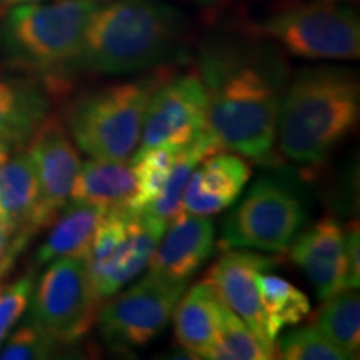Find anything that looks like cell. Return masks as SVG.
<instances>
[{"label": "cell", "mask_w": 360, "mask_h": 360, "mask_svg": "<svg viewBox=\"0 0 360 360\" xmlns=\"http://www.w3.org/2000/svg\"><path fill=\"white\" fill-rule=\"evenodd\" d=\"M222 300L209 282H199L182 294L174 310L179 344L195 359H210L217 344Z\"/></svg>", "instance_id": "ac0fdd59"}, {"label": "cell", "mask_w": 360, "mask_h": 360, "mask_svg": "<svg viewBox=\"0 0 360 360\" xmlns=\"http://www.w3.org/2000/svg\"><path fill=\"white\" fill-rule=\"evenodd\" d=\"M11 152H12V146H8L6 141L0 139V165L11 159Z\"/></svg>", "instance_id": "1f68e13d"}, {"label": "cell", "mask_w": 360, "mask_h": 360, "mask_svg": "<svg viewBox=\"0 0 360 360\" xmlns=\"http://www.w3.org/2000/svg\"><path fill=\"white\" fill-rule=\"evenodd\" d=\"M345 231L332 217L310 225L290 242V257L314 283L321 300L344 290Z\"/></svg>", "instance_id": "5bb4252c"}, {"label": "cell", "mask_w": 360, "mask_h": 360, "mask_svg": "<svg viewBox=\"0 0 360 360\" xmlns=\"http://www.w3.org/2000/svg\"><path fill=\"white\" fill-rule=\"evenodd\" d=\"M314 2H340V0H314Z\"/></svg>", "instance_id": "836d02e7"}, {"label": "cell", "mask_w": 360, "mask_h": 360, "mask_svg": "<svg viewBox=\"0 0 360 360\" xmlns=\"http://www.w3.org/2000/svg\"><path fill=\"white\" fill-rule=\"evenodd\" d=\"M103 215L96 207L70 200L53 219L51 232L39 247L35 255L37 264L45 265L64 257H85Z\"/></svg>", "instance_id": "ffe728a7"}, {"label": "cell", "mask_w": 360, "mask_h": 360, "mask_svg": "<svg viewBox=\"0 0 360 360\" xmlns=\"http://www.w3.org/2000/svg\"><path fill=\"white\" fill-rule=\"evenodd\" d=\"M315 328L347 357L357 359L360 350V297L345 289L327 297L315 317Z\"/></svg>", "instance_id": "cb8c5ba5"}, {"label": "cell", "mask_w": 360, "mask_h": 360, "mask_svg": "<svg viewBox=\"0 0 360 360\" xmlns=\"http://www.w3.org/2000/svg\"><path fill=\"white\" fill-rule=\"evenodd\" d=\"M0 210L11 233L30 237L51 225L42 209L37 172L29 154H20L0 165Z\"/></svg>", "instance_id": "e0dca14e"}, {"label": "cell", "mask_w": 360, "mask_h": 360, "mask_svg": "<svg viewBox=\"0 0 360 360\" xmlns=\"http://www.w3.org/2000/svg\"><path fill=\"white\" fill-rule=\"evenodd\" d=\"M179 150L167 147L147 148L132 155V169L137 180V191L130 204V212H142L159 195L167 180Z\"/></svg>", "instance_id": "d4e9b609"}, {"label": "cell", "mask_w": 360, "mask_h": 360, "mask_svg": "<svg viewBox=\"0 0 360 360\" xmlns=\"http://www.w3.org/2000/svg\"><path fill=\"white\" fill-rule=\"evenodd\" d=\"M187 52V20L164 0H117L90 17L80 67L122 75L179 62Z\"/></svg>", "instance_id": "7a4b0ae2"}, {"label": "cell", "mask_w": 360, "mask_h": 360, "mask_svg": "<svg viewBox=\"0 0 360 360\" xmlns=\"http://www.w3.org/2000/svg\"><path fill=\"white\" fill-rule=\"evenodd\" d=\"M167 225L157 222L143 212L132 214L127 233L102 265L89 270L101 299H109L134 281L148 265Z\"/></svg>", "instance_id": "2e32d148"}, {"label": "cell", "mask_w": 360, "mask_h": 360, "mask_svg": "<svg viewBox=\"0 0 360 360\" xmlns=\"http://www.w3.org/2000/svg\"><path fill=\"white\" fill-rule=\"evenodd\" d=\"M96 0L19 4L0 27V44L12 65L40 74L80 67L85 32Z\"/></svg>", "instance_id": "277c9868"}, {"label": "cell", "mask_w": 360, "mask_h": 360, "mask_svg": "<svg viewBox=\"0 0 360 360\" xmlns=\"http://www.w3.org/2000/svg\"><path fill=\"white\" fill-rule=\"evenodd\" d=\"M199 2H204V4H209V2H214V0H199Z\"/></svg>", "instance_id": "e575fe53"}, {"label": "cell", "mask_w": 360, "mask_h": 360, "mask_svg": "<svg viewBox=\"0 0 360 360\" xmlns=\"http://www.w3.org/2000/svg\"><path fill=\"white\" fill-rule=\"evenodd\" d=\"M345 231V278L344 290H357L360 285V233L359 224H350Z\"/></svg>", "instance_id": "f546056e"}, {"label": "cell", "mask_w": 360, "mask_h": 360, "mask_svg": "<svg viewBox=\"0 0 360 360\" xmlns=\"http://www.w3.org/2000/svg\"><path fill=\"white\" fill-rule=\"evenodd\" d=\"M34 292L32 277H22L0 289V345L25 312Z\"/></svg>", "instance_id": "f1b7e54d"}, {"label": "cell", "mask_w": 360, "mask_h": 360, "mask_svg": "<svg viewBox=\"0 0 360 360\" xmlns=\"http://www.w3.org/2000/svg\"><path fill=\"white\" fill-rule=\"evenodd\" d=\"M162 84L155 75L85 94L67 112V132L94 159H132L141 143L148 102Z\"/></svg>", "instance_id": "5b68a950"}, {"label": "cell", "mask_w": 360, "mask_h": 360, "mask_svg": "<svg viewBox=\"0 0 360 360\" xmlns=\"http://www.w3.org/2000/svg\"><path fill=\"white\" fill-rule=\"evenodd\" d=\"M187 282L148 272L98 312V326L114 347H143L165 330Z\"/></svg>", "instance_id": "9c48e42d"}, {"label": "cell", "mask_w": 360, "mask_h": 360, "mask_svg": "<svg viewBox=\"0 0 360 360\" xmlns=\"http://www.w3.org/2000/svg\"><path fill=\"white\" fill-rule=\"evenodd\" d=\"M305 220L299 195L276 179H260L222 225L225 249L282 252L290 245Z\"/></svg>", "instance_id": "52a82bcc"}, {"label": "cell", "mask_w": 360, "mask_h": 360, "mask_svg": "<svg viewBox=\"0 0 360 360\" xmlns=\"http://www.w3.org/2000/svg\"><path fill=\"white\" fill-rule=\"evenodd\" d=\"M101 302L85 257L57 259L35 289L32 319L60 344H72L96 323Z\"/></svg>", "instance_id": "ba28073f"}, {"label": "cell", "mask_w": 360, "mask_h": 360, "mask_svg": "<svg viewBox=\"0 0 360 360\" xmlns=\"http://www.w3.org/2000/svg\"><path fill=\"white\" fill-rule=\"evenodd\" d=\"M212 360H269L274 352L255 337L244 321L222 302L217 344Z\"/></svg>", "instance_id": "484cf974"}, {"label": "cell", "mask_w": 360, "mask_h": 360, "mask_svg": "<svg viewBox=\"0 0 360 360\" xmlns=\"http://www.w3.org/2000/svg\"><path fill=\"white\" fill-rule=\"evenodd\" d=\"M137 180L132 164L127 160L90 159L80 164L77 179L72 188V200L82 202L102 210H129L132 204Z\"/></svg>", "instance_id": "d6986e66"}, {"label": "cell", "mask_w": 360, "mask_h": 360, "mask_svg": "<svg viewBox=\"0 0 360 360\" xmlns=\"http://www.w3.org/2000/svg\"><path fill=\"white\" fill-rule=\"evenodd\" d=\"M47 112L49 102L39 89L0 80V139L8 146L29 143Z\"/></svg>", "instance_id": "44dd1931"}, {"label": "cell", "mask_w": 360, "mask_h": 360, "mask_svg": "<svg viewBox=\"0 0 360 360\" xmlns=\"http://www.w3.org/2000/svg\"><path fill=\"white\" fill-rule=\"evenodd\" d=\"M215 225L209 217L180 212L170 220L148 260V270L172 281L187 282L210 257Z\"/></svg>", "instance_id": "4fadbf2b"}, {"label": "cell", "mask_w": 360, "mask_h": 360, "mask_svg": "<svg viewBox=\"0 0 360 360\" xmlns=\"http://www.w3.org/2000/svg\"><path fill=\"white\" fill-rule=\"evenodd\" d=\"M257 287L265 322H267L269 339L276 345L277 337L283 327L297 326L307 317L310 312V300L294 283L283 281L282 277L274 276V274L259 272Z\"/></svg>", "instance_id": "603a6c76"}, {"label": "cell", "mask_w": 360, "mask_h": 360, "mask_svg": "<svg viewBox=\"0 0 360 360\" xmlns=\"http://www.w3.org/2000/svg\"><path fill=\"white\" fill-rule=\"evenodd\" d=\"M220 150L222 148L219 147V143L214 141L212 135L207 132V130L204 134H200L195 141L188 143V146L180 148L177 159L174 162V167L170 170L160 193L142 212L157 220V222L169 225L175 215L182 212L184 191H186V186L193 169L207 157L217 154Z\"/></svg>", "instance_id": "7402d4cb"}, {"label": "cell", "mask_w": 360, "mask_h": 360, "mask_svg": "<svg viewBox=\"0 0 360 360\" xmlns=\"http://www.w3.org/2000/svg\"><path fill=\"white\" fill-rule=\"evenodd\" d=\"M250 179V167L238 154L217 152L193 169L182 197V212L210 217L229 209Z\"/></svg>", "instance_id": "9a60e30c"}, {"label": "cell", "mask_w": 360, "mask_h": 360, "mask_svg": "<svg viewBox=\"0 0 360 360\" xmlns=\"http://www.w3.org/2000/svg\"><path fill=\"white\" fill-rule=\"evenodd\" d=\"M259 30L295 57L354 60L360 56L359 15L335 2L287 8L265 19Z\"/></svg>", "instance_id": "8992f818"}, {"label": "cell", "mask_w": 360, "mask_h": 360, "mask_svg": "<svg viewBox=\"0 0 360 360\" xmlns=\"http://www.w3.org/2000/svg\"><path fill=\"white\" fill-rule=\"evenodd\" d=\"M276 259L245 250H229L209 270L205 281L214 287L219 299L244 321L265 347L274 352L267 322L260 302L257 274L276 267Z\"/></svg>", "instance_id": "8fae6325"}, {"label": "cell", "mask_w": 360, "mask_h": 360, "mask_svg": "<svg viewBox=\"0 0 360 360\" xmlns=\"http://www.w3.org/2000/svg\"><path fill=\"white\" fill-rule=\"evenodd\" d=\"M205 90L199 72L180 75L155 90L143 117L135 152L167 147L180 150L205 132Z\"/></svg>", "instance_id": "30bf717a"}, {"label": "cell", "mask_w": 360, "mask_h": 360, "mask_svg": "<svg viewBox=\"0 0 360 360\" xmlns=\"http://www.w3.org/2000/svg\"><path fill=\"white\" fill-rule=\"evenodd\" d=\"M2 4H8V6H19V4H30V2H42V0H0Z\"/></svg>", "instance_id": "d6a6232c"}, {"label": "cell", "mask_w": 360, "mask_h": 360, "mask_svg": "<svg viewBox=\"0 0 360 360\" xmlns=\"http://www.w3.org/2000/svg\"><path fill=\"white\" fill-rule=\"evenodd\" d=\"M359 114L360 89L352 70L304 69L283 89L276 142L297 164H321L352 132Z\"/></svg>", "instance_id": "3957f363"}, {"label": "cell", "mask_w": 360, "mask_h": 360, "mask_svg": "<svg viewBox=\"0 0 360 360\" xmlns=\"http://www.w3.org/2000/svg\"><path fill=\"white\" fill-rule=\"evenodd\" d=\"M199 75L205 129L219 147L254 162H274L285 64L260 49L214 45L202 53Z\"/></svg>", "instance_id": "6da1fadb"}, {"label": "cell", "mask_w": 360, "mask_h": 360, "mask_svg": "<svg viewBox=\"0 0 360 360\" xmlns=\"http://www.w3.org/2000/svg\"><path fill=\"white\" fill-rule=\"evenodd\" d=\"M274 354L283 360H350L314 326L283 334L276 340Z\"/></svg>", "instance_id": "4316f807"}, {"label": "cell", "mask_w": 360, "mask_h": 360, "mask_svg": "<svg viewBox=\"0 0 360 360\" xmlns=\"http://www.w3.org/2000/svg\"><path fill=\"white\" fill-rule=\"evenodd\" d=\"M29 143V155L39 179L42 209L52 224L72 200V188L82 162L69 132L57 117H45Z\"/></svg>", "instance_id": "7c38bea8"}, {"label": "cell", "mask_w": 360, "mask_h": 360, "mask_svg": "<svg viewBox=\"0 0 360 360\" xmlns=\"http://www.w3.org/2000/svg\"><path fill=\"white\" fill-rule=\"evenodd\" d=\"M29 236L25 233H11L0 231V278H2L15 262L19 252L24 249Z\"/></svg>", "instance_id": "4dcf8cb0"}, {"label": "cell", "mask_w": 360, "mask_h": 360, "mask_svg": "<svg viewBox=\"0 0 360 360\" xmlns=\"http://www.w3.org/2000/svg\"><path fill=\"white\" fill-rule=\"evenodd\" d=\"M60 342L45 332L32 317L22 323L8 337L6 347L0 350L2 360H35L49 359L57 352Z\"/></svg>", "instance_id": "83f0119b"}]
</instances>
